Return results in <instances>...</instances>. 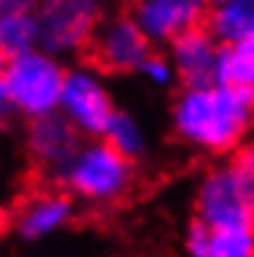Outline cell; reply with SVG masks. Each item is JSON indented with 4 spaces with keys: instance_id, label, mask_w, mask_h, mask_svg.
<instances>
[{
    "instance_id": "1",
    "label": "cell",
    "mask_w": 254,
    "mask_h": 257,
    "mask_svg": "<svg viewBox=\"0 0 254 257\" xmlns=\"http://www.w3.org/2000/svg\"><path fill=\"white\" fill-rule=\"evenodd\" d=\"M171 120L187 146L207 154H235L254 126V92L232 84L182 90Z\"/></svg>"
},
{
    "instance_id": "2",
    "label": "cell",
    "mask_w": 254,
    "mask_h": 257,
    "mask_svg": "<svg viewBox=\"0 0 254 257\" xmlns=\"http://www.w3.org/2000/svg\"><path fill=\"white\" fill-rule=\"evenodd\" d=\"M0 81L6 87L12 106L31 120L48 117L59 112L64 70L62 64L45 51H28L12 56L0 73Z\"/></svg>"
},
{
    "instance_id": "3",
    "label": "cell",
    "mask_w": 254,
    "mask_h": 257,
    "mask_svg": "<svg viewBox=\"0 0 254 257\" xmlns=\"http://www.w3.org/2000/svg\"><path fill=\"white\" fill-rule=\"evenodd\" d=\"M64 185L76 196L89 201H112L120 199L132 187L134 179V162L120 157L109 143H87L81 146L67 171L62 174Z\"/></svg>"
},
{
    "instance_id": "4",
    "label": "cell",
    "mask_w": 254,
    "mask_h": 257,
    "mask_svg": "<svg viewBox=\"0 0 254 257\" xmlns=\"http://www.w3.org/2000/svg\"><path fill=\"white\" fill-rule=\"evenodd\" d=\"M196 221L210 229H254V207L229 165L201 176L196 190Z\"/></svg>"
},
{
    "instance_id": "5",
    "label": "cell",
    "mask_w": 254,
    "mask_h": 257,
    "mask_svg": "<svg viewBox=\"0 0 254 257\" xmlns=\"http://www.w3.org/2000/svg\"><path fill=\"white\" fill-rule=\"evenodd\" d=\"M101 6L87 0H56L37 9V45L45 53H70L89 45V39L101 26Z\"/></svg>"
},
{
    "instance_id": "6",
    "label": "cell",
    "mask_w": 254,
    "mask_h": 257,
    "mask_svg": "<svg viewBox=\"0 0 254 257\" xmlns=\"http://www.w3.org/2000/svg\"><path fill=\"white\" fill-rule=\"evenodd\" d=\"M114 103L109 90L103 87L101 76L89 67L67 70L59 98V115L76 128L78 135L103 137L114 117Z\"/></svg>"
},
{
    "instance_id": "7",
    "label": "cell",
    "mask_w": 254,
    "mask_h": 257,
    "mask_svg": "<svg viewBox=\"0 0 254 257\" xmlns=\"http://www.w3.org/2000/svg\"><path fill=\"white\" fill-rule=\"evenodd\" d=\"M89 62L101 73H132L140 70L151 56V42L143 37L132 14H112L101 20L89 39Z\"/></svg>"
},
{
    "instance_id": "8",
    "label": "cell",
    "mask_w": 254,
    "mask_h": 257,
    "mask_svg": "<svg viewBox=\"0 0 254 257\" xmlns=\"http://www.w3.org/2000/svg\"><path fill=\"white\" fill-rule=\"evenodd\" d=\"M207 3L198 0H143L132 9V20L151 45H171L173 39L204 26Z\"/></svg>"
},
{
    "instance_id": "9",
    "label": "cell",
    "mask_w": 254,
    "mask_h": 257,
    "mask_svg": "<svg viewBox=\"0 0 254 257\" xmlns=\"http://www.w3.org/2000/svg\"><path fill=\"white\" fill-rule=\"evenodd\" d=\"M26 146H28L34 165L62 176L67 171V165L73 162V157L81 151V135L59 112H53L48 117L31 120L28 135H26Z\"/></svg>"
},
{
    "instance_id": "10",
    "label": "cell",
    "mask_w": 254,
    "mask_h": 257,
    "mask_svg": "<svg viewBox=\"0 0 254 257\" xmlns=\"http://www.w3.org/2000/svg\"><path fill=\"white\" fill-rule=\"evenodd\" d=\"M168 48H171V56H168L171 59V67L182 78L184 90L218 84V56H221V45L207 34L204 26L182 34Z\"/></svg>"
},
{
    "instance_id": "11",
    "label": "cell",
    "mask_w": 254,
    "mask_h": 257,
    "mask_svg": "<svg viewBox=\"0 0 254 257\" xmlns=\"http://www.w3.org/2000/svg\"><path fill=\"white\" fill-rule=\"evenodd\" d=\"M73 215V201L59 190H42L17 210V232L28 240H37L56 232Z\"/></svg>"
},
{
    "instance_id": "12",
    "label": "cell",
    "mask_w": 254,
    "mask_h": 257,
    "mask_svg": "<svg viewBox=\"0 0 254 257\" xmlns=\"http://www.w3.org/2000/svg\"><path fill=\"white\" fill-rule=\"evenodd\" d=\"M204 28L221 48L254 37V0H221L207 6Z\"/></svg>"
},
{
    "instance_id": "13",
    "label": "cell",
    "mask_w": 254,
    "mask_h": 257,
    "mask_svg": "<svg viewBox=\"0 0 254 257\" xmlns=\"http://www.w3.org/2000/svg\"><path fill=\"white\" fill-rule=\"evenodd\" d=\"M37 9L28 3H0V53L6 59L37 51Z\"/></svg>"
},
{
    "instance_id": "14",
    "label": "cell",
    "mask_w": 254,
    "mask_h": 257,
    "mask_svg": "<svg viewBox=\"0 0 254 257\" xmlns=\"http://www.w3.org/2000/svg\"><path fill=\"white\" fill-rule=\"evenodd\" d=\"M218 84H232L254 92V37L237 45L221 48L218 56Z\"/></svg>"
},
{
    "instance_id": "15",
    "label": "cell",
    "mask_w": 254,
    "mask_h": 257,
    "mask_svg": "<svg viewBox=\"0 0 254 257\" xmlns=\"http://www.w3.org/2000/svg\"><path fill=\"white\" fill-rule=\"evenodd\" d=\"M103 137H106L103 143H109V146H112L120 157H126L129 162L140 160L148 148L143 126L134 120L132 115H126V112H114V117H112V123H109V128L103 132Z\"/></svg>"
},
{
    "instance_id": "16",
    "label": "cell",
    "mask_w": 254,
    "mask_h": 257,
    "mask_svg": "<svg viewBox=\"0 0 254 257\" xmlns=\"http://www.w3.org/2000/svg\"><path fill=\"white\" fill-rule=\"evenodd\" d=\"M207 257H254V229H212Z\"/></svg>"
},
{
    "instance_id": "17",
    "label": "cell",
    "mask_w": 254,
    "mask_h": 257,
    "mask_svg": "<svg viewBox=\"0 0 254 257\" xmlns=\"http://www.w3.org/2000/svg\"><path fill=\"white\" fill-rule=\"evenodd\" d=\"M229 168H232V174L237 176L240 190L246 193V199L251 201V207H254V140H246L235 154H232Z\"/></svg>"
},
{
    "instance_id": "18",
    "label": "cell",
    "mask_w": 254,
    "mask_h": 257,
    "mask_svg": "<svg viewBox=\"0 0 254 257\" xmlns=\"http://www.w3.org/2000/svg\"><path fill=\"white\" fill-rule=\"evenodd\" d=\"M140 73L151 84H157V87H168V84L173 81V76H176V73H173V67H171V59L162 56V53H154V51H151V56L143 62Z\"/></svg>"
},
{
    "instance_id": "19",
    "label": "cell",
    "mask_w": 254,
    "mask_h": 257,
    "mask_svg": "<svg viewBox=\"0 0 254 257\" xmlns=\"http://www.w3.org/2000/svg\"><path fill=\"white\" fill-rule=\"evenodd\" d=\"M210 235L212 229L210 226H204L201 221L193 218L187 232H184V249L190 257H207V249H210Z\"/></svg>"
},
{
    "instance_id": "20",
    "label": "cell",
    "mask_w": 254,
    "mask_h": 257,
    "mask_svg": "<svg viewBox=\"0 0 254 257\" xmlns=\"http://www.w3.org/2000/svg\"><path fill=\"white\" fill-rule=\"evenodd\" d=\"M12 112H14V106H12V101H9V95H6L3 81H0V123H6L9 117H12Z\"/></svg>"
},
{
    "instance_id": "21",
    "label": "cell",
    "mask_w": 254,
    "mask_h": 257,
    "mask_svg": "<svg viewBox=\"0 0 254 257\" xmlns=\"http://www.w3.org/2000/svg\"><path fill=\"white\" fill-rule=\"evenodd\" d=\"M9 229V212L0 207V238H3V232Z\"/></svg>"
},
{
    "instance_id": "22",
    "label": "cell",
    "mask_w": 254,
    "mask_h": 257,
    "mask_svg": "<svg viewBox=\"0 0 254 257\" xmlns=\"http://www.w3.org/2000/svg\"><path fill=\"white\" fill-rule=\"evenodd\" d=\"M6 62H9V59L3 56V53H0V73H3V67H6Z\"/></svg>"
}]
</instances>
